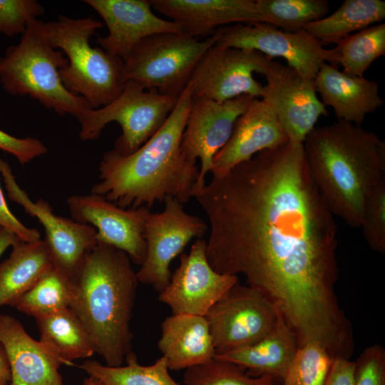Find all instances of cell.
<instances>
[{
    "instance_id": "obj_1",
    "label": "cell",
    "mask_w": 385,
    "mask_h": 385,
    "mask_svg": "<svg viewBox=\"0 0 385 385\" xmlns=\"http://www.w3.org/2000/svg\"><path fill=\"white\" fill-rule=\"evenodd\" d=\"M210 233L206 256L225 274H242L279 310L298 346L321 344L334 356L354 346L336 293L338 228L312 180L303 144L265 150L195 197Z\"/></svg>"
},
{
    "instance_id": "obj_2",
    "label": "cell",
    "mask_w": 385,
    "mask_h": 385,
    "mask_svg": "<svg viewBox=\"0 0 385 385\" xmlns=\"http://www.w3.org/2000/svg\"><path fill=\"white\" fill-rule=\"evenodd\" d=\"M192 101L190 83L160 129L134 153H104L98 166L99 181L91 192L122 208L150 210L167 197L183 205L193 197L200 170L186 159L181 140Z\"/></svg>"
},
{
    "instance_id": "obj_3",
    "label": "cell",
    "mask_w": 385,
    "mask_h": 385,
    "mask_svg": "<svg viewBox=\"0 0 385 385\" xmlns=\"http://www.w3.org/2000/svg\"><path fill=\"white\" fill-rule=\"evenodd\" d=\"M303 148L310 178L331 212L360 227L365 202L385 181V141L347 121L314 127Z\"/></svg>"
},
{
    "instance_id": "obj_4",
    "label": "cell",
    "mask_w": 385,
    "mask_h": 385,
    "mask_svg": "<svg viewBox=\"0 0 385 385\" xmlns=\"http://www.w3.org/2000/svg\"><path fill=\"white\" fill-rule=\"evenodd\" d=\"M70 309L106 365L120 366L131 351L130 321L138 284L131 260L123 251L97 242L72 277Z\"/></svg>"
},
{
    "instance_id": "obj_5",
    "label": "cell",
    "mask_w": 385,
    "mask_h": 385,
    "mask_svg": "<svg viewBox=\"0 0 385 385\" xmlns=\"http://www.w3.org/2000/svg\"><path fill=\"white\" fill-rule=\"evenodd\" d=\"M68 64L63 53L48 43L44 22L34 19L19 43L9 46L0 57V83L10 95L28 96L60 116L78 119L93 108L63 86L59 71Z\"/></svg>"
},
{
    "instance_id": "obj_6",
    "label": "cell",
    "mask_w": 385,
    "mask_h": 385,
    "mask_svg": "<svg viewBox=\"0 0 385 385\" xmlns=\"http://www.w3.org/2000/svg\"><path fill=\"white\" fill-rule=\"evenodd\" d=\"M102 26L91 16L73 19L60 15L57 21L44 22L50 45L67 56L68 64L59 71L63 86L73 95L84 98L93 109L114 101L124 84L123 60L90 45L91 37Z\"/></svg>"
},
{
    "instance_id": "obj_7",
    "label": "cell",
    "mask_w": 385,
    "mask_h": 385,
    "mask_svg": "<svg viewBox=\"0 0 385 385\" xmlns=\"http://www.w3.org/2000/svg\"><path fill=\"white\" fill-rule=\"evenodd\" d=\"M216 42L183 33H160L143 38L123 61L122 81H134L146 90L179 97L205 51Z\"/></svg>"
},
{
    "instance_id": "obj_8",
    "label": "cell",
    "mask_w": 385,
    "mask_h": 385,
    "mask_svg": "<svg viewBox=\"0 0 385 385\" xmlns=\"http://www.w3.org/2000/svg\"><path fill=\"white\" fill-rule=\"evenodd\" d=\"M179 97L146 90L142 85L128 81L120 94L110 103L90 109L78 120L83 141L98 138L106 125L113 121L121 127L122 133L114 142L118 153L128 155L146 143L163 125L175 108Z\"/></svg>"
},
{
    "instance_id": "obj_9",
    "label": "cell",
    "mask_w": 385,
    "mask_h": 385,
    "mask_svg": "<svg viewBox=\"0 0 385 385\" xmlns=\"http://www.w3.org/2000/svg\"><path fill=\"white\" fill-rule=\"evenodd\" d=\"M215 45L254 50L271 59L281 57L287 66L314 79L323 63L337 65L334 48L327 49L305 30L285 31L271 24L257 22L235 24L217 28Z\"/></svg>"
},
{
    "instance_id": "obj_10",
    "label": "cell",
    "mask_w": 385,
    "mask_h": 385,
    "mask_svg": "<svg viewBox=\"0 0 385 385\" xmlns=\"http://www.w3.org/2000/svg\"><path fill=\"white\" fill-rule=\"evenodd\" d=\"M279 314L277 307L259 290L238 282L205 316L215 355L259 342L274 329Z\"/></svg>"
},
{
    "instance_id": "obj_11",
    "label": "cell",
    "mask_w": 385,
    "mask_h": 385,
    "mask_svg": "<svg viewBox=\"0 0 385 385\" xmlns=\"http://www.w3.org/2000/svg\"><path fill=\"white\" fill-rule=\"evenodd\" d=\"M163 202L165 208L162 212H150L146 216V257L136 272L139 282L150 285L158 292L170 282L173 260L183 253L192 238H201L207 229L200 217L187 213L178 199L169 196Z\"/></svg>"
},
{
    "instance_id": "obj_12",
    "label": "cell",
    "mask_w": 385,
    "mask_h": 385,
    "mask_svg": "<svg viewBox=\"0 0 385 385\" xmlns=\"http://www.w3.org/2000/svg\"><path fill=\"white\" fill-rule=\"evenodd\" d=\"M272 59L249 49L209 48L197 63L190 79L192 98L224 102L242 95L262 96L263 85L253 73L264 76Z\"/></svg>"
},
{
    "instance_id": "obj_13",
    "label": "cell",
    "mask_w": 385,
    "mask_h": 385,
    "mask_svg": "<svg viewBox=\"0 0 385 385\" xmlns=\"http://www.w3.org/2000/svg\"><path fill=\"white\" fill-rule=\"evenodd\" d=\"M0 174L8 197L43 226L44 241L53 266L73 277L86 255L97 243L96 230L90 225L56 215L51 205L43 198L32 201L18 185L9 164L4 160Z\"/></svg>"
},
{
    "instance_id": "obj_14",
    "label": "cell",
    "mask_w": 385,
    "mask_h": 385,
    "mask_svg": "<svg viewBox=\"0 0 385 385\" xmlns=\"http://www.w3.org/2000/svg\"><path fill=\"white\" fill-rule=\"evenodd\" d=\"M255 98L242 95L220 103L204 97H192L181 149L190 162L196 163L197 158L200 160L193 197L206 185L205 176L212 168L213 158L229 140L237 119Z\"/></svg>"
},
{
    "instance_id": "obj_15",
    "label": "cell",
    "mask_w": 385,
    "mask_h": 385,
    "mask_svg": "<svg viewBox=\"0 0 385 385\" xmlns=\"http://www.w3.org/2000/svg\"><path fill=\"white\" fill-rule=\"evenodd\" d=\"M207 240L197 239L188 254L181 253L180 265L158 300L167 304L173 314L205 316L239 282L238 276L216 272L206 256Z\"/></svg>"
},
{
    "instance_id": "obj_16",
    "label": "cell",
    "mask_w": 385,
    "mask_h": 385,
    "mask_svg": "<svg viewBox=\"0 0 385 385\" xmlns=\"http://www.w3.org/2000/svg\"><path fill=\"white\" fill-rule=\"evenodd\" d=\"M264 76L262 100L272 109L289 141L303 144L319 118L328 115L314 80L272 60Z\"/></svg>"
},
{
    "instance_id": "obj_17",
    "label": "cell",
    "mask_w": 385,
    "mask_h": 385,
    "mask_svg": "<svg viewBox=\"0 0 385 385\" xmlns=\"http://www.w3.org/2000/svg\"><path fill=\"white\" fill-rule=\"evenodd\" d=\"M66 203L73 220L96 230L97 242L125 252L136 265L144 262L147 252L144 225L150 209L122 208L91 192L71 195Z\"/></svg>"
},
{
    "instance_id": "obj_18",
    "label": "cell",
    "mask_w": 385,
    "mask_h": 385,
    "mask_svg": "<svg viewBox=\"0 0 385 385\" xmlns=\"http://www.w3.org/2000/svg\"><path fill=\"white\" fill-rule=\"evenodd\" d=\"M103 19L108 29L96 42L105 51L124 61L147 36L160 33H182L179 26L153 12L150 0H84Z\"/></svg>"
},
{
    "instance_id": "obj_19",
    "label": "cell",
    "mask_w": 385,
    "mask_h": 385,
    "mask_svg": "<svg viewBox=\"0 0 385 385\" xmlns=\"http://www.w3.org/2000/svg\"><path fill=\"white\" fill-rule=\"evenodd\" d=\"M288 142L272 109L256 98L237 119L229 140L214 156L210 172L212 176H222L257 153Z\"/></svg>"
},
{
    "instance_id": "obj_20",
    "label": "cell",
    "mask_w": 385,
    "mask_h": 385,
    "mask_svg": "<svg viewBox=\"0 0 385 385\" xmlns=\"http://www.w3.org/2000/svg\"><path fill=\"white\" fill-rule=\"evenodd\" d=\"M0 344L9 363V385H63L58 369L64 361L8 314H0Z\"/></svg>"
},
{
    "instance_id": "obj_21",
    "label": "cell",
    "mask_w": 385,
    "mask_h": 385,
    "mask_svg": "<svg viewBox=\"0 0 385 385\" xmlns=\"http://www.w3.org/2000/svg\"><path fill=\"white\" fill-rule=\"evenodd\" d=\"M152 9L191 37L211 36L229 24L263 22L253 0H150Z\"/></svg>"
},
{
    "instance_id": "obj_22",
    "label": "cell",
    "mask_w": 385,
    "mask_h": 385,
    "mask_svg": "<svg viewBox=\"0 0 385 385\" xmlns=\"http://www.w3.org/2000/svg\"><path fill=\"white\" fill-rule=\"evenodd\" d=\"M313 80L322 103L333 108L338 120L361 125L368 114L384 105L376 81L350 75L328 63Z\"/></svg>"
},
{
    "instance_id": "obj_23",
    "label": "cell",
    "mask_w": 385,
    "mask_h": 385,
    "mask_svg": "<svg viewBox=\"0 0 385 385\" xmlns=\"http://www.w3.org/2000/svg\"><path fill=\"white\" fill-rule=\"evenodd\" d=\"M158 349L173 371L205 364L215 355L205 317L189 314H172L163 321Z\"/></svg>"
},
{
    "instance_id": "obj_24",
    "label": "cell",
    "mask_w": 385,
    "mask_h": 385,
    "mask_svg": "<svg viewBox=\"0 0 385 385\" xmlns=\"http://www.w3.org/2000/svg\"><path fill=\"white\" fill-rule=\"evenodd\" d=\"M297 349L296 336L279 312L275 327L263 339L214 359L235 364L252 376H269L282 383Z\"/></svg>"
},
{
    "instance_id": "obj_25",
    "label": "cell",
    "mask_w": 385,
    "mask_h": 385,
    "mask_svg": "<svg viewBox=\"0 0 385 385\" xmlns=\"http://www.w3.org/2000/svg\"><path fill=\"white\" fill-rule=\"evenodd\" d=\"M0 263V307H14L38 279L53 266L46 242L19 240Z\"/></svg>"
},
{
    "instance_id": "obj_26",
    "label": "cell",
    "mask_w": 385,
    "mask_h": 385,
    "mask_svg": "<svg viewBox=\"0 0 385 385\" xmlns=\"http://www.w3.org/2000/svg\"><path fill=\"white\" fill-rule=\"evenodd\" d=\"M40 342L64 361L89 358L95 354L90 337L75 313L66 308L35 318Z\"/></svg>"
},
{
    "instance_id": "obj_27",
    "label": "cell",
    "mask_w": 385,
    "mask_h": 385,
    "mask_svg": "<svg viewBox=\"0 0 385 385\" xmlns=\"http://www.w3.org/2000/svg\"><path fill=\"white\" fill-rule=\"evenodd\" d=\"M384 18L383 1L345 0L332 14L307 24L304 30L324 46L337 43Z\"/></svg>"
},
{
    "instance_id": "obj_28",
    "label": "cell",
    "mask_w": 385,
    "mask_h": 385,
    "mask_svg": "<svg viewBox=\"0 0 385 385\" xmlns=\"http://www.w3.org/2000/svg\"><path fill=\"white\" fill-rule=\"evenodd\" d=\"M125 366H110L86 359L79 368L103 385H180L170 375L165 359L162 356L149 366L140 365L135 353L125 358Z\"/></svg>"
},
{
    "instance_id": "obj_29",
    "label": "cell",
    "mask_w": 385,
    "mask_h": 385,
    "mask_svg": "<svg viewBox=\"0 0 385 385\" xmlns=\"http://www.w3.org/2000/svg\"><path fill=\"white\" fill-rule=\"evenodd\" d=\"M73 289L72 277L53 266L20 298L14 307L34 318L51 314L70 307Z\"/></svg>"
},
{
    "instance_id": "obj_30",
    "label": "cell",
    "mask_w": 385,
    "mask_h": 385,
    "mask_svg": "<svg viewBox=\"0 0 385 385\" xmlns=\"http://www.w3.org/2000/svg\"><path fill=\"white\" fill-rule=\"evenodd\" d=\"M333 48L337 65L343 71L364 77L366 71L378 58L385 54V24H374L339 41Z\"/></svg>"
},
{
    "instance_id": "obj_31",
    "label": "cell",
    "mask_w": 385,
    "mask_h": 385,
    "mask_svg": "<svg viewBox=\"0 0 385 385\" xmlns=\"http://www.w3.org/2000/svg\"><path fill=\"white\" fill-rule=\"evenodd\" d=\"M255 4L264 23L289 32L303 30L329 11L327 0H257Z\"/></svg>"
},
{
    "instance_id": "obj_32",
    "label": "cell",
    "mask_w": 385,
    "mask_h": 385,
    "mask_svg": "<svg viewBox=\"0 0 385 385\" xmlns=\"http://www.w3.org/2000/svg\"><path fill=\"white\" fill-rule=\"evenodd\" d=\"M333 360L319 343L298 346L280 385H324Z\"/></svg>"
},
{
    "instance_id": "obj_33",
    "label": "cell",
    "mask_w": 385,
    "mask_h": 385,
    "mask_svg": "<svg viewBox=\"0 0 385 385\" xmlns=\"http://www.w3.org/2000/svg\"><path fill=\"white\" fill-rule=\"evenodd\" d=\"M185 385H280L269 376H252L242 367L213 359L205 364L185 369Z\"/></svg>"
},
{
    "instance_id": "obj_34",
    "label": "cell",
    "mask_w": 385,
    "mask_h": 385,
    "mask_svg": "<svg viewBox=\"0 0 385 385\" xmlns=\"http://www.w3.org/2000/svg\"><path fill=\"white\" fill-rule=\"evenodd\" d=\"M360 227L369 248L385 253V181L379 184L365 202Z\"/></svg>"
},
{
    "instance_id": "obj_35",
    "label": "cell",
    "mask_w": 385,
    "mask_h": 385,
    "mask_svg": "<svg viewBox=\"0 0 385 385\" xmlns=\"http://www.w3.org/2000/svg\"><path fill=\"white\" fill-rule=\"evenodd\" d=\"M43 13V6L35 0H0V34L22 35L28 23Z\"/></svg>"
},
{
    "instance_id": "obj_36",
    "label": "cell",
    "mask_w": 385,
    "mask_h": 385,
    "mask_svg": "<svg viewBox=\"0 0 385 385\" xmlns=\"http://www.w3.org/2000/svg\"><path fill=\"white\" fill-rule=\"evenodd\" d=\"M354 362V385H385V350L380 344L365 348Z\"/></svg>"
},
{
    "instance_id": "obj_37",
    "label": "cell",
    "mask_w": 385,
    "mask_h": 385,
    "mask_svg": "<svg viewBox=\"0 0 385 385\" xmlns=\"http://www.w3.org/2000/svg\"><path fill=\"white\" fill-rule=\"evenodd\" d=\"M0 150L14 155L22 165L47 153V148L38 139L17 138L0 129Z\"/></svg>"
},
{
    "instance_id": "obj_38",
    "label": "cell",
    "mask_w": 385,
    "mask_h": 385,
    "mask_svg": "<svg viewBox=\"0 0 385 385\" xmlns=\"http://www.w3.org/2000/svg\"><path fill=\"white\" fill-rule=\"evenodd\" d=\"M2 159L0 157V169ZM0 225L6 228L22 241L32 242L41 240L39 231L24 225L9 210L0 185Z\"/></svg>"
},
{
    "instance_id": "obj_39",
    "label": "cell",
    "mask_w": 385,
    "mask_h": 385,
    "mask_svg": "<svg viewBox=\"0 0 385 385\" xmlns=\"http://www.w3.org/2000/svg\"><path fill=\"white\" fill-rule=\"evenodd\" d=\"M354 383L355 362L342 356L334 357L324 385H354Z\"/></svg>"
},
{
    "instance_id": "obj_40",
    "label": "cell",
    "mask_w": 385,
    "mask_h": 385,
    "mask_svg": "<svg viewBox=\"0 0 385 385\" xmlns=\"http://www.w3.org/2000/svg\"><path fill=\"white\" fill-rule=\"evenodd\" d=\"M11 379L8 358L3 346L0 344V385H9Z\"/></svg>"
},
{
    "instance_id": "obj_41",
    "label": "cell",
    "mask_w": 385,
    "mask_h": 385,
    "mask_svg": "<svg viewBox=\"0 0 385 385\" xmlns=\"http://www.w3.org/2000/svg\"><path fill=\"white\" fill-rule=\"evenodd\" d=\"M19 240L16 235L0 225V257L8 248L11 247Z\"/></svg>"
},
{
    "instance_id": "obj_42",
    "label": "cell",
    "mask_w": 385,
    "mask_h": 385,
    "mask_svg": "<svg viewBox=\"0 0 385 385\" xmlns=\"http://www.w3.org/2000/svg\"><path fill=\"white\" fill-rule=\"evenodd\" d=\"M83 385H103L102 382L97 380L96 379L88 376L84 379Z\"/></svg>"
}]
</instances>
